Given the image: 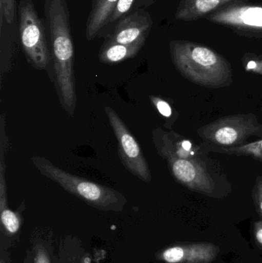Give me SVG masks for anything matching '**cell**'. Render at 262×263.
Returning <instances> with one entry per match:
<instances>
[{"label":"cell","mask_w":262,"mask_h":263,"mask_svg":"<svg viewBox=\"0 0 262 263\" xmlns=\"http://www.w3.org/2000/svg\"><path fill=\"white\" fill-rule=\"evenodd\" d=\"M255 237L258 243L262 247V222L261 221L255 223Z\"/></svg>","instance_id":"19"},{"label":"cell","mask_w":262,"mask_h":263,"mask_svg":"<svg viewBox=\"0 0 262 263\" xmlns=\"http://www.w3.org/2000/svg\"><path fill=\"white\" fill-rule=\"evenodd\" d=\"M170 162L172 173L180 182L198 191L208 192L212 190V181L193 162L184 159H172Z\"/></svg>","instance_id":"9"},{"label":"cell","mask_w":262,"mask_h":263,"mask_svg":"<svg viewBox=\"0 0 262 263\" xmlns=\"http://www.w3.org/2000/svg\"><path fill=\"white\" fill-rule=\"evenodd\" d=\"M260 189L262 190V186L260 187Z\"/></svg>","instance_id":"26"},{"label":"cell","mask_w":262,"mask_h":263,"mask_svg":"<svg viewBox=\"0 0 262 263\" xmlns=\"http://www.w3.org/2000/svg\"><path fill=\"white\" fill-rule=\"evenodd\" d=\"M0 161V213H1L2 233L7 238H12L18 235L21 229L23 219L21 210L12 211L8 207L7 190H6V165L5 155L1 154Z\"/></svg>","instance_id":"10"},{"label":"cell","mask_w":262,"mask_h":263,"mask_svg":"<svg viewBox=\"0 0 262 263\" xmlns=\"http://www.w3.org/2000/svg\"><path fill=\"white\" fill-rule=\"evenodd\" d=\"M218 251L214 244L201 242L168 247L155 256L166 263H210L216 259Z\"/></svg>","instance_id":"8"},{"label":"cell","mask_w":262,"mask_h":263,"mask_svg":"<svg viewBox=\"0 0 262 263\" xmlns=\"http://www.w3.org/2000/svg\"><path fill=\"white\" fill-rule=\"evenodd\" d=\"M16 12V0H0V18L1 23L13 24Z\"/></svg>","instance_id":"16"},{"label":"cell","mask_w":262,"mask_h":263,"mask_svg":"<svg viewBox=\"0 0 262 263\" xmlns=\"http://www.w3.org/2000/svg\"><path fill=\"white\" fill-rule=\"evenodd\" d=\"M255 66H256V63H255V62H250L249 65H248V67H249V69H254V68H255Z\"/></svg>","instance_id":"25"},{"label":"cell","mask_w":262,"mask_h":263,"mask_svg":"<svg viewBox=\"0 0 262 263\" xmlns=\"http://www.w3.org/2000/svg\"><path fill=\"white\" fill-rule=\"evenodd\" d=\"M235 1L238 0H181L175 12V20L195 21Z\"/></svg>","instance_id":"11"},{"label":"cell","mask_w":262,"mask_h":263,"mask_svg":"<svg viewBox=\"0 0 262 263\" xmlns=\"http://www.w3.org/2000/svg\"><path fill=\"white\" fill-rule=\"evenodd\" d=\"M237 121L229 120L219 123L214 129L212 139L221 145H232L243 139L249 133V129H243V126H236Z\"/></svg>","instance_id":"14"},{"label":"cell","mask_w":262,"mask_h":263,"mask_svg":"<svg viewBox=\"0 0 262 263\" xmlns=\"http://www.w3.org/2000/svg\"><path fill=\"white\" fill-rule=\"evenodd\" d=\"M31 263H52L49 252L44 246H34L31 253Z\"/></svg>","instance_id":"17"},{"label":"cell","mask_w":262,"mask_h":263,"mask_svg":"<svg viewBox=\"0 0 262 263\" xmlns=\"http://www.w3.org/2000/svg\"><path fill=\"white\" fill-rule=\"evenodd\" d=\"M169 47L175 67L186 78L207 86H224L230 82L229 63L209 47L185 40H174Z\"/></svg>","instance_id":"2"},{"label":"cell","mask_w":262,"mask_h":263,"mask_svg":"<svg viewBox=\"0 0 262 263\" xmlns=\"http://www.w3.org/2000/svg\"><path fill=\"white\" fill-rule=\"evenodd\" d=\"M156 0H136L135 4V9H146L152 6Z\"/></svg>","instance_id":"20"},{"label":"cell","mask_w":262,"mask_h":263,"mask_svg":"<svg viewBox=\"0 0 262 263\" xmlns=\"http://www.w3.org/2000/svg\"><path fill=\"white\" fill-rule=\"evenodd\" d=\"M19 35L28 62L35 69H46L51 60L46 29L32 0H20L18 4Z\"/></svg>","instance_id":"4"},{"label":"cell","mask_w":262,"mask_h":263,"mask_svg":"<svg viewBox=\"0 0 262 263\" xmlns=\"http://www.w3.org/2000/svg\"><path fill=\"white\" fill-rule=\"evenodd\" d=\"M44 12L50 32L58 97L66 112L73 115L76 106L75 51L67 0H44Z\"/></svg>","instance_id":"1"},{"label":"cell","mask_w":262,"mask_h":263,"mask_svg":"<svg viewBox=\"0 0 262 263\" xmlns=\"http://www.w3.org/2000/svg\"><path fill=\"white\" fill-rule=\"evenodd\" d=\"M206 18L239 35L262 38V4L235 1L217 9Z\"/></svg>","instance_id":"5"},{"label":"cell","mask_w":262,"mask_h":263,"mask_svg":"<svg viewBox=\"0 0 262 263\" xmlns=\"http://www.w3.org/2000/svg\"><path fill=\"white\" fill-rule=\"evenodd\" d=\"M154 104L158 109V112L166 117H169L172 115V109L169 103H166L164 100H160V99L155 98V97H151Z\"/></svg>","instance_id":"18"},{"label":"cell","mask_w":262,"mask_h":263,"mask_svg":"<svg viewBox=\"0 0 262 263\" xmlns=\"http://www.w3.org/2000/svg\"><path fill=\"white\" fill-rule=\"evenodd\" d=\"M118 0H93L86 24V40L91 41L98 36L108 26L109 18Z\"/></svg>","instance_id":"12"},{"label":"cell","mask_w":262,"mask_h":263,"mask_svg":"<svg viewBox=\"0 0 262 263\" xmlns=\"http://www.w3.org/2000/svg\"><path fill=\"white\" fill-rule=\"evenodd\" d=\"M255 144H256V145H255V146H256V150L261 149L258 151V153L262 152V141L257 142V143Z\"/></svg>","instance_id":"24"},{"label":"cell","mask_w":262,"mask_h":263,"mask_svg":"<svg viewBox=\"0 0 262 263\" xmlns=\"http://www.w3.org/2000/svg\"><path fill=\"white\" fill-rule=\"evenodd\" d=\"M259 206L262 213V190L259 188Z\"/></svg>","instance_id":"23"},{"label":"cell","mask_w":262,"mask_h":263,"mask_svg":"<svg viewBox=\"0 0 262 263\" xmlns=\"http://www.w3.org/2000/svg\"><path fill=\"white\" fill-rule=\"evenodd\" d=\"M32 163L35 168L49 179L58 183L63 190L84 201L91 206L103 211L120 212L127 200L119 192L70 174L50 161L40 156H34Z\"/></svg>","instance_id":"3"},{"label":"cell","mask_w":262,"mask_h":263,"mask_svg":"<svg viewBox=\"0 0 262 263\" xmlns=\"http://www.w3.org/2000/svg\"><path fill=\"white\" fill-rule=\"evenodd\" d=\"M152 26L150 14L143 9H135L117 23L107 40L120 44L144 46Z\"/></svg>","instance_id":"7"},{"label":"cell","mask_w":262,"mask_h":263,"mask_svg":"<svg viewBox=\"0 0 262 263\" xmlns=\"http://www.w3.org/2000/svg\"><path fill=\"white\" fill-rule=\"evenodd\" d=\"M135 3L136 0H118L109 18L108 25L113 24L115 22H118L124 18L125 15L129 13L132 8L135 6Z\"/></svg>","instance_id":"15"},{"label":"cell","mask_w":262,"mask_h":263,"mask_svg":"<svg viewBox=\"0 0 262 263\" xmlns=\"http://www.w3.org/2000/svg\"><path fill=\"white\" fill-rule=\"evenodd\" d=\"M192 147V144L189 141H184L183 142V148H184L186 151L189 152L191 149Z\"/></svg>","instance_id":"21"},{"label":"cell","mask_w":262,"mask_h":263,"mask_svg":"<svg viewBox=\"0 0 262 263\" xmlns=\"http://www.w3.org/2000/svg\"><path fill=\"white\" fill-rule=\"evenodd\" d=\"M142 45H124L106 40L99 52V60L105 64H116L133 58L141 50Z\"/></svg>","instance_id":"13"},{"label":"cell","mask_w":262,"mask_h":263,"mask_svg":"<svg viewBox=\"0 0 262 263\" xmlns=\"http://www.w3.org/2000/svg\"><path fill=\"white\" fill-rule=\"evenodd\" d=\"M105 110L118 141V153L123 165L142 181L150 182L149 165L133 135L112 108L106 106Z\"/></svg>","instance_id":"6"},{"label":"cell","mask_w":262,"mask_h":263,"mask_svg":"<svg viewBox=\"0 0 262 263\" xmlns=\"http://www.w3.org/2000/svg\"><path fill=\"white\" fill-rule=\"evenodd\" d=\"M4 252V250H2L1 261H0V263H9V262H8V257L7 256H6V253H5Z\"/></svg>","instance_id":"22"}]
</instances>
